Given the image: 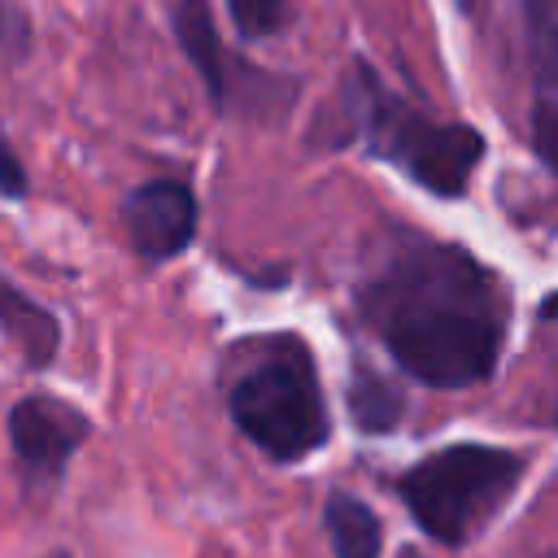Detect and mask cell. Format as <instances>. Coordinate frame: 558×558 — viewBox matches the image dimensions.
<instances>
[{
    "label": "cell",
    "instance_id": "5b68a950",
    "mask_svg": "<svg viewBox=\"0 0 558 558\" xmlns=\"http://www.w3.org/2000/svg\"><path fill=\"white\" fill-rule=\"evenodd\" d=\"M170 26H174V39H179L183 57L192 61V70L201 74L205 96L218 113H248V118L283 113L288 100L296 96L292 83H279L275 74H266L257 65H240L227 57L218 26H214V13H209V0H179Z\"/></svg>",
    "mask_w": 558,
    "mask_h": 558
},
{
    "label": "cell",
    "instance_id": "9c48e42d",
    "mask_svg": "<svg viewBox=\"0 0 558 558\" xmlns=\"http://www.w3.org/2000/svg\"><path fill=\"white\" fill-rule=\"evenodd\" d=\"M323 527H327V541H331L336 558H379L384 554V523H379V514L362 497H353L344 488L327 493Z\"/></svg>",
    "mask_w": 558,
    "mask_h": 558
},
{
    "label": "cell",
    "instance_id": "3957f363",
    "mask_svg": "<svg viewBox=\"0 0 558 558\" xmlns=\"http://www.w3.org/2000/svg\"><path fill=\"white\" fill-rule=\"evenodd\" d=\"M344 118L349 135H357L375 161H388L410 183L445 201L471 187V174L488 148L471 122H436L414 109L362 57L344 74Z\"/></svg>",
    "mask_w": 558,
    "mask_h": 558
},
{
    "label": "cell",
    "instance_id": "8fae6325",
    "mask_svg": "<svg viewBox=\"0 0 558 558\" xmlns=\"http://www.w3.org/2000/svg\"><path fill=\"white\" fill-rule=\"evenodd\" d=\"M527 26H532V52H536V100L554 105V35H558V0H519Z\"/></svg>",
    "mask_w": 558,
    "mask_h": 558
},
{
    "label": "cell",
    "instance_id": "52a82bcc",
    "mask_svg": "<svg viewBox=\"0 0 558 558\" xmlns=\"http://www.w3.org/2000/svg\"><path fill=\"white\" fill-rule=\"evenodd\" d=\"M196 196L183 179H148L126 192L122 201V231L126 244L144 262H170L196 240Z\"/></svg>",
    "mask_w": 558,
    "mask_h": 558
},
{
    "label": "cell",
    "instance_id": "7c38bea8",
    "mask_svg": "<svg viewBox=\"0 0 558 558\" xmlns=\"http://www.w3.org/2000/svg\"><path fill=\"white\" fill-rule=\"evenodd\" d=\"M227 13L244 39H270L288 26V0H227Z\"/></svg>",
    "mask_w": 558,
    "mask_h": 558
},
{
    "label": "cell",
    "instance_id": "277c9868",
    "mask_svg": "<svg viewBox=\"0 0 558 558\" xmlns=\"http://www.w3.org/2000/svg\"><path fill=\"white\" fill-rule=\"evenodd\" d=\"M523 475L527 453L506 445L458 440L405 466L397 475V497L432 541L466 545L510 506Z\"/></svg>",
    "mask_w": 558,
    "mask_h": 558
},
{
    "label": "cell",
    "instance_id": "7a4b0ae2",
    "mask_svg": "<svg viewBox=\"0 0 558 558\" xmlns=\"http://www.w3.org/2000/svg\"><path fill=\"white\" fill-rule=\"evenodd\" d=\"M231 423L275 462H301L331 440V410L305 336H244L222 362Z\"/></svg>",
    "mask_w": 558,
    "mask_h": 558
},
{
    "label": "cell",
    "instance_id": "4fadbf2b",
    "mask_svg": "<svg viewBox=\"0 0 558 558\" xmlns=\"http://www.w3.org/2000/svg\"><path fill=\"white\" fill-rule=\"evenodd\" d=\"M26 48H31V22L22 17V9L0 0V57L4 61H22Z\"/></svg>",
    "mask_w": 558,
    "mask_h": 558
},
{
    "label": "cell",
    "instance_id": "6da1fadb",
    "mask_svg": "<svg viewBox=\"0 0 558 558\" xmlns=\"http://www.w3.org/2000/svg\"><path fill=\"white\" fill-rule=\"evenodd\" d=\"M353 305L397 371L427 388H475L497 375L510 292L458 240L388 222L353 279Z\"/></svg>",
    "mask_w": 558,
    "mask_h": 558
},
{
    "label": "cell",
    "instance_id": "5bb4252c",
    "mask_svg": "<svg viewBox=\"0 0 558 558\" xmlns=\"http://www.w3.org/2000/svg\"><path fill=\"white\" fill-rule=\"evenodd\" d=\"M0 192L4 196H22L26 192V174H22V166H17V157L0 144Z\"/></svg>",
    "mask_w": 558,
    "mask_h": 558
},
{
    "label": "cell",
    "instance_id": "ba28073f",
    "mask_svg": "<svg viewBox=\"0 0 558 558\" xmlns=\"http://www.w3.org/2000/svg\"><path fill=\"white\" fill-rule=\"evenodd\" d=\"M0 331H4V340L17 349V357L31 371H44V366L57 362L61 318L44 301H35L31 292H22L9 275H0Z\"/></svg>",
    "mask_w": 558,
    "mask_h": 558
},
{
    "label": "cell",
    "instance_id": "30bf717a",
    "mask_svg": "<svg viewBox=\"0 0 558 558\" xmlns=\"http://www.w3.org/2000/svg\"><path fill=\"white\" fill-rule=\"evenodd\" d=\"M344 397H349L353 427H357V432H366V436H384V432H392V427H397V418H401V410H405L401 388H397L384 371H375L366 357H357V362H353Z\"/></svg>",
    "mask_w": 558,
    "mask_h": 558
},
{
    "label": "cell",
    "instance_id": "8992f818",
    "mask_svg": "<svg viewBox=\"0 0 558 558\" xmlns=\"http://www.w3.org/2000/svg\"><path fill=\"white\" fill-rule=\"evenodd\" d=\"M4 427L26 488H57L70 458L92 436V418L74 401L52 392H26L22 401H13Z\"/></svg>",
    "mask_w": 558,
    "mask_h": 558
}]
</instances>
